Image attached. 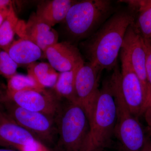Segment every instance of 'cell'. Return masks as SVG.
<instances>
[{
	"label": "cell",
	"instance_id": "6da1fadb",
	"mask_svg": "<svg viewBox=\"0 0 151 151\" xmlns=\"http://www.w3.org/2000/svg\"><path fill=\"white\" fill-rule=\"evenodd\" d=\"M134 12L129 7L113 14L82 45L89 62L101 70H112L117 65L125 34L134 23Z\"/></svg>",
	"mask_w": 151,
	"mask_h": 151
},
{
	"label": "cell",
	"instance_id": "7a4b0ae2",
	"mask_svg": "<svg viewBox=\"0 0 151 151\" xmlns=\"http://www.w3.org/2000/svg\"><path fill=\"white\" fill-rule=\"evenodd\" d=\"M110 81L116 108L114 136L118 140V151H141L147 137L138 118L130 111L121 87V71L114 68Z\"/></svg>",
	"mask_w": 151,
	"mask_h": 151
},
{
	"label": "cell",
	"instance_id": "3957f363",
	"mask_svg": "<svg viewBox=\"0 0 151 151\" xmlns=\"http://www.w3.org/2000/svg\"><path fill=\"white\" fill-rule=\"evenodd\" d=\"M55 121L57 132L55 151H84L90 125L80 105L64 100Z\"/></svg>",
	"mask_w": 151,
	"mask_h": 151
},
{
	"label": "cell",
	"instance_id": "277c9868",
	"mask_svg": "<svg viewBox=\"0 0 151 151\" xmlns=\"http://www.w3.org/2000/svg\"><path fill=\"white\" fill-rule=\"evenodd\" d=\"M116 108L110 79L103 82L93 116L84 151H104L114 136Z\"/></svg>",
	"mask_w": 151,
	"mask_h": 151
},
{
	"label": "cell",
	"instance_id": "5b68a950",
	"mask_svg": "<svg viewBox=\"0 0 151 151\" xmlns=\"http://www.w3.org/2000/svg\"><path fill=\"white\" fill-rule=\"evenodd\" d=\"M112 10L111 2L108 0L76 1L63 22L72 37L82 39L94 33L108 18Z\"/></svg>",
	"mask_w": 151,
	"mask_h": 151
},
{
	"label": "cell",
	"instance_id": "8992f818",
	"mask_svg": "<svg viewBox=\"0 0 151 151\" xmlns=\"http://www.w3.org/2000/svg\"><path fill=\"white\" fill-rule=\"evenodd\" d=\"M3 104L5 113L17 124L29 132L36 139L47 146L55 145L57 132L55 119L45 114L27 110L6 99Z\"/></svg>",
	"mask_w": 151,
	"mask_h": 151
},
{
	"label": "cell",
	"instance_id": "52a82bcc",
	"mask_svg": "<svg viewBox=\"0 0 151 151\" xmlns=\"http://www.w3.org/2000/svg\"><path fill=\"white\" fill-rule=\"evenodd\" d=\"M101 70L90 62L84 63L79 69L76 80L77 103L86 113L89 123L92 120L100 89L99 80Z\"/></svg>",
	"mask_w": 151,
	"mask_h": 151
},
{
	"label": "cell",
	"instance_id": "ba28073f",
	"mask_svg": "<svg viewBox=\"0 0 151 151\" xmlns=\"http://www.w3.org/2000/svg\"><path fill=\"white\" fill-rule=\"evenodd\" d=\"M29 111L39 112L55 118L63 102L52 89L42 91H19L6 94V100Z\"/></svg>",
	"mask_w": 151,
	"mask_h": 151
},
{
	"label": "cell",
	"instance_id": "9c48e42d",
	"mask_svg": "<svg viewBox=\"0 0 151 151\" xmlns=\"http://www.w3.org/2000/svg\"><path fill=\"white\" fill-rule=\"evenodd\" d=\"M121 87L123 96L132 114L137 117L143 115L147 100L142 83L124 52L121 50Z\"/></svg>",
	"mask_w": 151,
	"mask_h": 151
},
{
	"label": "cell",
	"instance_id": "30bf717a",
	"mask_svg": "<svg viewBox=\"0 0 151 151\" xmlns=\"http://www.w3.org/2000/svg\"><path fill=\"white\" fill-rule=\"evenodd\" d=\"M121 50L127 55L133 69L139 78L148 103V83L144 39L134 29L132 24L127 30Z\"/></svg>",
	"mask_w": 151,
	"mask_h": 151
},
{
	"label": "cell",
	"instance_id": "8fae6325",
	"mask_svg": "<svg viewBox=\"0 0 151 151\" xmlns=\"http://www.w3.org/2000/svg\"><path fill=\"white\" fill-rule=\"evenodd\" d=\"M16 33L20 38L30 40L44 52L49 47L58 42V34L55 30L33 13L27 22L19 21Z\"/></svg>",
	"mask_w": 151,
	"mask_h": 151
},
{
	"label": "cell",
	"instance_id": "7c38bea8",
	"mask_svg": "<svg viewBox=\"0 0 151 151\" xmlns=\"http://www.w3.org/2000/svg\"><path fill=\"white\" fill-rule=\"evenodd\" d=\"M49 63L59 73L81 67L84 63L79 50L70 42H57L44 52Z\"/></svg>",
	"mask_w": 151,
	"mask_h": 151
},
{
	"label": "cell",
	"instance_id": "4fadbf2b",
	"mask_svg": "<svg viewBox=\"0 0 151 151\" xmlns=\"http://www.w3.org/2000/svg\"><path fill=\"white\" fill-rule=\"evenodd\" d=\"M35 138L4 112L0 111V145L17 149L32 142Z\"/></svg>",
	"mask_w": 151,
	"mask_h": 151
},
{
	"label": "cell",
	"instance_id": "5bb4252c",
	"mask_svg": "<svg viewBox=\"0 0 151 151\" xmlns=\"http://www.w3.org/2000/svg\"><path fill=\"white\" fill-rule=\"evenodd\" d=\"M76 1L52 0L42 2L37 6L36 15L52 27L64 21L69 9Z\"/></svg>",
	"mask_w": 151,
	"mask_h": 151
},
{
	"label": "cell",
	"instance_id": "9a60e30c",
	"mask_svg": "<svg viewBox=\"0 0 151 151\" xmlns=\"http://www.w3.org/2000/svg\"><path fill=\"white\" fill-rule=\"evenodd\" d=\"M6 52L19 66L28 65L44 55L43 52L37 45L24 38L14 41Z\"/></svg>",
	"mask_w": 151,
	"mask_h": 151
},
{
	"label": "cell",
	"instance_id": "2e32d148",
	"mask_svg": "<svg viewBox=\"0 0 151 151\" xmlns=\"http://www.w3.org/2000/svg\"><path fill=\"white\" fill-rule=\"evenodd\" d=\"M124 1L134 12L133 27L144 39L151 43V0Z\"/></svg>",
	"mask_w": 151,
	"mask_h": 151
},
{
	"label": "cell",
	"instance_id": "e0dca14e",
	"mask_svg": "<svg viewBox=\"0 0 151 151\" xmlns=\"http://www.w3.org/2000/svg\"><path fill=\"white\" fill-rule=\"evenodd\" d=\"M79 68L59 73L56 84L51 89L61 100L77 103L76 80Z\"/></svg>",
	"mask_w": 151,
	"mask_h": 151
},
{
	"label": "cell",
	"instance_id": "ac0fdd59",
	"mask_svg": "<svg viewBox=\"0 0 151 151\" xmlns=\"http://www.w3.org/2000/svg\"><path fill=\"white\" fill-rule=\"evenodd\" d=\"M28 74L32 76L42 87L52 88L56 84L59 73L49 63L34 62L27 66Z\"/></svg>",
	"mask_w": 151,
	"mask_h": 151
},
{
	"label": "cell",
	"instance_id": "d6986e66",
	"mask_svg": "<svg viewBox=\"0 0 151 151\" xmlns=\"http://www.w3.org/2000/svg\"><path fill=\"white\" fill-rule=\"evenodd\" d=\"M19 21L13 6L0 26V48L6 51L13 42Z\"/></svg>",
	"mask_w": 151,
	"mask_h": 151
},
{
	"label": "cell",
	"instance_id": "ffe728a7",
	"mask_svg": "<svg viewBox=\"0 0 151 151\" xmlns=\"http://www.w3.org/2000/svg\"><path fill=\"white\" fill-rule=\"evenodd\" d=\"M45 88L41 86L30 75L17 73L7 79L6 94L19 91H42Z\"/></svg>",
	"mask_w": 151,
	"mask_h": 151
},
{
	"label": "cell",
	"instance_id": "44dd1931",
	"mask_svg": "<svg viewBox=\"0 0 151 151\" xmlns=\"http://www.w3.org/2000/svg\"><path fill=\"white\" fill-rule=\"evenodd\" d=\"M18 67L9 53L0 48V75L9 79L17 73Z\"/></svg>",
	"mask_w": 151,
	"mask_h": 151
},
{
	"label": "cell",
	"instance_id": "7402d4cb",
	"mask_svg": "<svg viewBox=\"0 0 151 151\" xmlns=\"http://www.w3.org/2000/svg\"><path fill=\"white\" fill-rule=\"evenodd\" d=\"M144 43L146 51V71L148 83V104L151 100V43L144 39Z\"/></svg>",
	"mask_w": 151,
	"mask_h": 151
},
{
	"label": "cell",
	"instance_id": "603a6c76",
	"mask_svg": "<svg viewBox=\"0 0 151 151\" xmlns=\"http://www.w3.org/2000/svg\"><path fill=\"white\" fill-rule=\"evenodd\" d=\"M17 150L18 151H52L46 145L37 139L29 144L19 147Z\"/></svg>",
	"mask_w": 151,
	"mask_h": 151
},
{
	"label": "cell",
	"instance_id": "cb8c5ba5",
	"mask_svg": "<svg viewBox=\"0 0 151 151\" xmlns=\"http://www.w3.org/2000/svg\"><path fill=\"white\" fill-rule=\"evenodd\" d=\"M143 115L147 124V131L149 135L151 136V100L148 104Z\"/></svg>",
	"mask_w": 151,
	"mask_h": 151
},
{
	"label": "cell",
	"instance_id": "d4e9b609",
	"mask_svg": "<svg viewBox=\"0 0 151 151\" xmlns=\"http://www.w3.org/2000/svg\"><path fill=\"white\" fill-rule=\"evenodd\" d=\"M14 1L10 0H0V11L6 10L14 6Z\"/></svg>",
	"mask_w": 151,
	"mask_h": 151
},
{
	"label": "cell",
	"instance_id": "484cf974",
	"mask_svg": "<svg viewBox=\"0 0 151 151\" xmlns=\"http://www.w3.org/2000/svg\"><path fill=\"white\" fill-rule=\"evenodd\" d=\"M141 151H151V139L149 137H147Z\"/></svg>",
	"mask_w": 151,
	"mask_h": 151
},
{
	"label": "cell",
	"instance_id": "4316f807",
	"mask_svg": "<svg viewBox=\"0 0 151 151\" xmlns=\"http://www.w3.org/2000/svg\"><path fill=\"white\" fill-rule=\"evenodd\" d=\"M10 9L9 10H6L0 11V26L7 16L9 12V11L10 10Z\"/></svg>",
	"mask_w": 151,
	"mask_h": 151
},
{
	"label": "cell",
	"instance_id": "83f0119b",
	"mask_svg": "<svg viewBox=\"0 0 151 151\" xmlns=\"http://www.w3.org/2000/svg\"><path fill=\"white\" fill-rule=\"evenodd\" d=\"M6 100V93L4 92L0 86V104H1Z\"/></svg>",
	"mask_w": 151,
	"mask_h": 151
},
{
	"label": "cell",
	"instance_id": "f1b7e54d",
	"mask_svg": "<svg viewBox=\"0 0 151 151\" xmlns=\"http://www.w3.org/2000/svg\"><path fill=\"white\" fill-rule=\"evenodd\" d=\"M0 151H16L12 150H7V149H0Z\"/></svg>",
	"mask_w": 151,
	"mask_h": 151
}]
</instances>
